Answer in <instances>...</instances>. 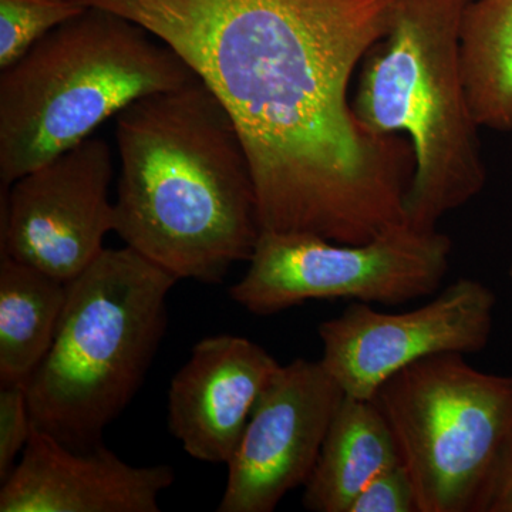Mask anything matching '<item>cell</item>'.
Wrapping results in <instances>:
<instances>
[{"mask_svg":"<svg viewBox=\"0 0 512 512\" xmlns=\"http://www.w3.org/2000/svg\"><path fill=\"white\" fill-rule=\"evenodd\" d=\"M460 60L480 128L512 131V0H471L460 26Z\"/></svg>","mask_w":512,"mask_h":512,"instance_id":"9a60e30c","label":"cell"},{"mask_svg":"<svg viewBox=\"0 0 512 512\" xmlns=\"http://www.w3.org/2000/svg\"><path fill=\"white\" fill-rule=\"evenodd\" d=\"M0 386V483H3L28 444L33 423L25 384Z\"/></svg>","mask_w":512,"mask_h":512,"instance_id":"e0dca14e","label":"cell"},{"mask_svg":"<svg viewBox=\"0 0 512 512\" xmlns=\"http://www.w3.org/2000/svg\"><path fill=\"white\" fill-rule=\"evenodd\" d=\"M168 466L136 467L103 444L73 450L33 427L0 488V512H158Z\"/></svg>","mask_w":512,"mask_h":512,"instance_id":"7c38bea8","label":"cell"},{"mask_svg":"<svg viewBox=\"0 0 512 512\" xmlns=\"http://www.w3.org/2000/svg\"><path fill=\"white\" fill-rule=\"evenodd\" d=\"M400 463L396 437L375 400L345 394L303 487L302 505L312 512H349L377 474Z\"/></svg>","mask_w":512,"mask_h":512,"instance_id":"4fadbf2b","label":"cell"},{"mask_svg":"<svg viewBox=\"0 0 512 512\" xmlns=\"http://www.w3.org/2000/svg\"><path fill=\"white\" fill-rule=\"evenodd\" d=\"M373 400L392 427L419 511H476L512 431V375L440 353L394 373Z\"/></svg>","mask_w":512,"mask_h":512,"instance_id":"8992f818","label":"cell"},{"mask_svg":"<svg viewBox=\"0 0 512 512\" xmlns=\"http://www.w3.org/2000/svg\"><path fill=\"white\" fill-rule=\"evenodd\" d=\"M171 47L224 104L254 175L261 232L365 244L404 221L409 141L349 103L394 0H76Z\"/></svg>","mask_w":512,"mask_h":512,"instance_id":"6da1fadb","label":"cell"},{"mask_svg":"<svg viewBox=\"0 0 512 512\" xmlns=\"http://www.w3.org/2000/svg\"><path fill=\"white\" fill-rule=\"evenodd\" d=\"M349 512H420L412 477L404 464L377 474L357 495Z\"/></svg>","mask_w":512,"mask_h":512,"instance_id":"ac0fdd59","label":"cell"},{"mask_svg":"<svg viewBox=\"0 0 512 512\" xmlns=\"http://www.w3.org/2000/svg\"><path fill=\"white\" fill-rule=\"evenodd\" d=\"M151 37L110 10L87 8L2 70V185L79 146L137 100L198 79Z\"/></svg>","mask_w":512,"mask_h":512,"instance_id":"277c9868","label":"cell"},{"mask_svg":"<svg viewBox=\"0 0 512 512\" xmlns=\"http://www.w3.org/2000/svg\"><path fill=\"white\" fill-rule=\"evenodd\" d=\"M113 156L89 137L2 190V255L72 282L114 231Z\"/></svg>","mask_w":512,"mask_h":512,"instance_id":"ba28073f","label":"cell"},{"mask_svg":"<svg viewBox=\"0 0 512 512\" xmlns=\"http://www.w3.org/2000/svg\"><path fill=\"white\" fill-rule=\"evenodd\" d=\"M471 0H394L389 29L370 49L352 107L377 136L406 134L414 171L406 224L436 231L484 190L480 126L464 90L460 26Z\"/></svg>","mask_w":512,"mask_h":512,"instance_id":"3957f363","label":"cell"},{"mask_svg":"<svg viewBox=\"0 0 512 512\" xmlns=\"http://www.w3.org/2000/svg\"><path fill=\"white\" fill-rule=\"evenodd\" d=\"M279 366L242 336L200 340L168 390V429L185 453L204 463L228 464Z\"/></svg>","mask_w":512,"mask_h":512,"instance_id":"8fae6325","label":"cell"},{"mask_svg":"<svg viewBox=\"0 0 512 512\" xmlns=\"http://www.w3.org/2000/svg\"><path fill=\"white\" fill-rule=\"evenodd\" d=\"M69 286L2 255L0 384H25L55 340Z\"/></svg>","mask_w":512,"mask_h":512,"instance_id":"5bb4252c","label":"cell"},{"mask_svg":"<svg viewBox=\"0 0 512 512\" xmlns=\"http://www.w3.org/2000/svg\"><path fill=\"white\" fill-rule=\"evenodd\" d=\"M178 279L133 248L107 249L69 282L55 340L25 383L33 427L73 450L101 444L134 399L168 326Z\"/></svg>","mask_w":512,"mask_h":512,"instance_id":"5b68a950","label":"cell"},{"mask_svg":"<svg viewBox=\"0 0 512 512\" xmlns=\"http://www.w3.org/2000/svg\"><path fill=\"white\" fill-rule=\"evenodd\" d=\"M86 9L76 0H0V70Z\"/></svg>","mask_w":512,"mask_h":512,"instance_id":"2e32d148","label":"cell"},{"mask_svg":"<svg viewBox=\"0 0 512 512\" xmlns=\"http://www.w3.org/2000/svg\"><path fill=\"white\" fill-rule=\"evenodd\" d=\"M495 305L494 292L471 278L458 279L409 312L384 313L353 302L338 318L320 323V362L343 392L373 399L390 376L417 360L487 348Z\"/></svg>","mask_w":512,"mask_h":512,"instance_id":"9c48e42d","label":"cell"},{"mask_svg":"<svg viewBox=\"0 0 512 512\" xmlns=\"http://www.w3.org/2000/svg\"><path fill=\"white\" fill-rule=\"evenodd\" d=\"M474 512H512V431L481 491Z\"/></svg>","mask_w":512,"mask_h":512,"instance_id":"d6986e66","label":"cell"},{"mask_svg":"<svg viewBox=\"0 0 512 512\" xmlns=\"http://www.w3.org/2000/svg\"><path fill=\"white\" fill-rule=\"evenodd\" d=\"M345 394L320 360L279 366L227 464L218 511L272 512L305 487Z\"/></svg>","mask_w":512,"mask_h":512,"instance_id":"30bf717a","label":"cell"},{"mask_svg":"<svg viewBox=\"0 0 512 512\" xmlns=\"http://www.w3.org/2000/svg\"><path fill=\"white\" fill-rule=\"evenodd\" d=\"M453 242L407 224L366 244H339L318 235L261 232L247 274L229 289L252 315L269 316L308 301L403 305L439 291Z\"/></svg>","mask_w":512,"mask_h":512,"instance_id":"52a82bcc","label":"cell"},{"mask_svg":"<svg viewBox=\"0 0 512 512\" xmlns=\"http://www.w3.org/2000/svg\"><path fill=\"white\" fill-rule=\"evenodd\" d=\"M114 232L180 281L221 284L261 235L251 163L224 104L200 79L116 117Z\"/></svg>","mask_w":512,"mask_h":512,"instance_id":"7a4b0ae2","label":"cell"},{"mask_svg":"<svg viewBox=\"0 0 512 512\" xmlns=\"http://www.w3.org/2000/svg\"><path fill=\"white\" fill-rule=\"evenodd\" d=\"M508 275H510V278L512 279V258L510 262V268H508Z\"/></svg>","mask_w":512,"mask_h":512,"instance_id":"ffe728a7","label":"cell"}]
</instances>
